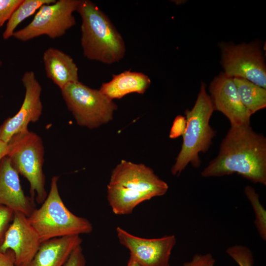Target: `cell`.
Here are the masks:
<instances>
[{"label": "cell", "instance_id": "obj_23", "mask_svg": "<svg viewBox=\"0 0 266 266\" xmlns=\"http://www.w3.org/2000/svg\"><path fill=\"white\" fill-rule=\"evenodd\" d=\"M22 0H0V28L8 21Z\"/></svg>", "mask_w": 266, "mask_h": 266}, {"label": "cell", "instance_id": "obj_30", "mask_svg": "<svg viewBox=\"0 0 266 266\" xmlns=\"http://www.w3.org/2000/svg\"><path fill=\"white\" fill-rule=\"evenodd\" d=\"M2 65V62L1 60L0 59V67Z\"/></svg>", "mask_w": 266, "mask_h": 266}, {"label": "cell", "instance_id": "obj_26", "mask_svg": "<svg viewBox=\"0 0 266 266\" xmlns=\"http://www.w3.org/2000/svg\"><path fill=\"white\" fill-rule=\"evenodd\" d=\"M185 126V117L182 116H177L173 123L169 134V137L174 138L178 137L181 134H183Z\"/></svg>", "mask_w": 266, "mask_h": 266}, {"label": "cell", "instance_id": "obj_29", "mask_svg": "<svg viewBox=\"0 0 266 266\" xmlns=\"http://www.w3.org/2000/svg\"><path fill=\"white\" fill-rule=\"evenodd\" d=\"M127 266H142L138 262L130 257Z\"/></svg>", "mask_w": 266, "mask_h": 266}, {"label": "cell", "instance_id": "obj_18", "mask_svg": "<svg viewBox=\"0 0 266 266\" xmlns=\"http://www.w3.org/2000/svg\"><path fill=\"white\" fill-rule=\"evenodd\" d=\"M241 100L252 115L266 107V89L243 78H233Z\"/></svg>", "mask_w": 266, "mask_h": 266}, {"label": "cell", "instance_id": "obj_1", "mask_svg": "<svg viewBox=\"0 0 266 266\" xmlns=\"http://www.w3.org/2000/svg\"><path fill=\"white\" fill-rule=\"evenodd\" d=\"M233 173L266 185V138L250 125L231 127L220 144L218 155L200 174L206 178Z\"/></svg>", "mask_w": 266, "mask_h": 266}, {"label": "cell", "instance_id": "obj_24", "mask_svg": "<svg viewBox=\"0 0 266 266\" xmlns=\"http://www.w3.org/2000/svg\"><path fill=\"white\" fill-rule=\"evenodd\" d=\"M216 260L210 253L195 254L182 266H214Z\"/></svg>", "mask_w": 266, "mask_h": 266}, {"label": "cell", "instance_id": "obj_14", "mask_svg": "<svg viewBox=\"0 0 266 266\" xmlns=\"http://www.w3.org/2000/svg\"><path fill=\"white\" fill-rule=\"evenodd\" d=\"M19 175L7 155L0 160V203L28 217L35 209L34 200L25 195Z\"/></svg>", "mask_w": 266, "mask_h": 266}, {"label": "cell", "instance_id": "obj_19", "mask_svg": "<svg viewBox=\"0 0 266 266\" xmlns=\"http://www.w3.org/2000/svg\"><path fill=\"white\" fill-rule=\"evenodd\" d=\"M56 0H22L7 22L2 33L6 40L13 36L17 26L25 19L31 16L42 5L55 2Z\"/></svg>", "mask_w": 266, "mask_h": 266}, {"label": "cell", "instance_id": "obj_27", "mask_svg": "<svg viewBox=\"0 0 266 266\" xmlns=\"http://www.w3.org/2000/svg\"><path fill=\"white\" fill-rule=\"evenodd\" d=\"M0 266H15L13 252L7 250L5 253L0 251Z\"/></svg>", "mask_w": 266, "mask_h": 266}, {"label": "cell", "instance_id": "obj_6", "mask_svg": "<svg viewBox=\"0 0 266 266\" xmlns=\"http://www.w3.org/2000/svg\"><path fill=\"white\" fill-rule=\"evenodd\" d=\"M8 144L7 156L12 166L29 181L31 198L42 203L48 194L43 171L44 148L41 137L28 130L13 135Z\"/></svg>", "mask_w": 266, "mask_h": 266}, {"label": "cell", "instance_id": "obj_2", "mask_svg": "<svg viewBox=\"0 0 266 266\" xmlns=\"http://www.w3.org/2000/svg\"><path fill=\"white\" fill-rule=\"evenodd\" d=\"M167 184L150 167L122 160L113 169L107 186V198L113 212L127 215L141 203L164 195Z\"/></svg>", "mask_w": 266, "mask_h": 266}, {"label": "cell", "instance_id": "obj_9", "mask_svg": "<svg viewBox=\"0 0 266 266\" xmlns=\"http://www.w3.org/2000/svg\"><path fill=\"white\" fill-rule=\"evenodd\" d=\"M219 46L221 63L226 75L245 79L266 89V64L259 45L221 43Z\"/></svg>", "mask_w": 266, "mask_h": 266}, {"label": "cell", "instance_id": "obj_8", "mask_svg": "<svg viewBox=\"0 0 266 266\" xmlns=\"http://www.w3.org/2000/svg\"><path fill=\"white\" fill-rule=\"evenodd\" d=\"M79 1L59 0L42 5L32 21L24 28L15 31L12 36L21 41L43 35L51 39L62 36L76 24L73 13L77 11Z\"/></svg>", "mask_w": 266, "mask_h": 266}, {"label": "cell", "instance_id": "obj_25", "mask_svg": "<svg viewBox=\"0 0 266 266\" xmlns=\"http://www.w3.org/2000/svg\"><path fill=\"white\" fill-rule=\"evenodd\" d=\"M64 266H86V259L81 245L72 252Z\"/></svg>", "mask_w": 266, "mask_h": 266}, {"label": "cell", "instance_id": "obj_5", "mask_svg": "<svg viewBox=\"0 0 266 266\" xmlns=\"http://www.w3.org/2000/svg\"><path fill=\"white\" fill-rule=\"evenodd\" d=\"M59 177L53 176L49 194L39 208L28 217L41 242L54 238L91 233L93 227L87 219L72 213L59 194Z\"/></svg>", "mask_w": 266, "mask_h": 266}, {"label": "cell", "instance_id": "obj_12", "mask_svg": "<svg viewBox=\"0 0 266 266\" xmlns=\"http://www.w3.org/2000/svg\"><path fill=\"white\" fill-rule=\"evenodd\" d=\"M41 242L28 217L20 212H14L12 222L5 233L0 251L11 250L15 266H25L33 259Z\"/></svg>", "mask_w": 266, "mask_h": 266}, {"label": "cell", "instance_id": "obj_16", "mask_svg": "<svg viewBox=\"0 0 266 266\" xmlns=\"http://www.w3.org/2000/svg\"><path fill=\"white\" fill-rule=\"evenodd\" d=\"M42 59L47 77L61 90L79 81L76 64L70 56L63 51L49 47L44 51Z\"/></svg>", "mask_w": 266, "mask_h": 266}, {"label": "cell", "instance_id": "obj_7", "mask_svg": "<svg viewBox=\"0 0 266 266\" xmlns=\"http://www.w3.org/2000/svg\"><path fill=\"white\" fill-rule=\"evenodd\" d=\"M63 98L77 124L90 129L99 128L112 120L117 106L100 91L79 81L61 90Z\"/></svg>", "mask_w": 266, "mask_h": 266}, {"label": "cell", "instance_id": "obj_20", "mask_svg": "<svg viewBox=\"0 0 266 266\" xmlns=\"http://www.w3.org/2000/svg\"><path fill=\"white\" fill-rule=\"evenodd\" d=\"M244 193L250 202L255 214L254 224L261 238L266 240V211L260 202L259 195L250 185L244 188Z\"/></svg>", "mask_w": 266, "mask_h": 266}, {"label": "cell", "instance_id": "obj_11", "mask_svg": "<svg viewBox=\"0 0 266 266\" xmlns=\"http://www.w3.org/2000/svg\"><path fill=\"white\" fill-rule=\"evenodd\" d=\"M116 233L120 244L129 250L130 257L142 266H170L171 253L176 243L175 235L142 238L132 234L119 227L116 228Z\"/></svg>", "mask_w": 266, "mask_h": 266}, {"label": "cell", "instance_id": "obj_17", "mask_svg": "<svg viewBox=\"0 0 266 266\" xmlns=\"http://www.w3.org/2000/svg\"><path fill=\"white\" fill-rule=\"evenodd\" d=\"M151 84L145 74L126 70L112 75V79L102 84L99 90L109 99H120L131 93L144 94Z\"/></svg>", "mask_w": 266, "mask_h": 266}, {"label": "cell", "instance_id": "obj_22", "mask_svg": "<svg viewBox=\"0 0 266 266\" xmlns=\"http://www.w3.org/2000/svg\"><path fill=\"white\" fill-rule=\"evenodd\" d=\"M14 211L0 203V246L3 242L5 233L12 221Z\"/></svg>", "mask_w": 266, "mask_h": 266}, {"label": "cell", "instance_id": "obj_28", "mask_svg": "<svg viewBox=\"0 0 266 266\" xmlns=\"http://www.w3.org/2000/svg\"><path fill=\"white\" fill-rule=\"evenodd\" d=\"M8 152V143H5L0 141V160L7 155Z\"/></svg>", "mask_w": 266, "mask_h": 266}, {"label": "cell", "instance_id": "obj_21", "mask_svg": "<svg viewBox=\"0 0 266 266\" xmlns=\"http://www.w3.org/2000/svg\"><path fill=\"white\" fill-rule=\"evenodd\" d=\"M227 254L239 266H253L254 257L251 250L242 245H234L226 250Z\"/></svg>", "mask_w": 266, "mask_h": 266}, {"label": "cell", "instance_id": "obj_13", "mask_svg": "<svg viewBox=\"0 0 266 266\" xmlns=\"http://www.w3.org/2000/svg\"><path fill=\"white\" fill-rule=\"evenodd\" d=\"M214 110L222 113L231 127L249 125L251 115L243 104L232 77L221 73L209 86Z\"/></svg>", "mask_w": 266, "mask_h": 266}, {"label": "cell", "instance_id": "obj_15", "mask_svg": "<svg viewBox=\"0 0 266 266\" xmlns=\"http://www.w3.org/2000/svg\"><path fill=\"white\" fill-rule=\"evenodd\" d=\"M80 235L54 238L42 242L34 256L25 266H64L72 252L81 245Z\"/></svg>", "mask_w": 266, "mask_h": 266}, {"label": "cell", "instance_id": "obj_10", "mask_svg": "<svg viewBox=\"0 0 266 266\" xmlns=\"http://www.w3.org/2000/svg\"><path fill=\"white\" fill-rule=\"evenodd\" d=\"M22 82L25 90L22 104L16 114L0 126V141L8 143L17 133L29 130L30 123L38 121L42 114V87L33 71L24 73Z\"/></svg>", "mask_w": 266, "mask_h": 266}, {"label": "cell", "instance_id": "obj_4", "mask_svg": "<svg viewBox=\"0 0 266 266\" xmlns=\"http://www.w3.org/2000/svg\"><path fill=\"white\" fill-rule=\"evenodd\" d=\"M214 110L205 84L201 83L193 107L185 112L186 126L182 134L183 142L171 169L173 175H180L189 164L195 168L200 166L199 154L205 153L209 149L216 134L209 124Z\"/></svg>", "mask_w": 266, "mask_h": 266}, {"label": "cell", "instance_id": "obj_3", "mask_svg": "<svg viewBox=\"0 0 266 266\" xmlns=\"http://www.w3.org/2000/svg\"><path fill=\"white\" fill-rule=\"evenodd\" d=\"M81 19V45L89 60L112 64L126 53L124 40L109 17L89 0H80L77 11Z\"/></svg>", "mask_w": 266, "mask_h": 266}]
</instances>
